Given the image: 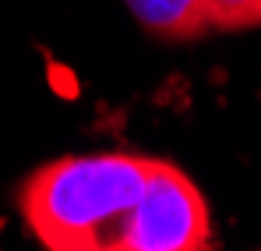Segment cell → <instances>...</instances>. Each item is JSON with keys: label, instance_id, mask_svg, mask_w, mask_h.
Returning <instances> with one entry per match:
<instances>
[{"label": "cell", "instance_id": "1", "mask_svg": "<svg viewBox=\"0 0 261 251\" xmlns=\"http://www.w3.org/2000/svg\"><path fill=\"white\" fill-rule=\"evenodd\" d=\"M148 163L134 152L53 159L21 184V216L49 251H120Z\"/></svg>", "mask_w": 261, "mask_h": 251}, {"label": "cell", "instance_id": "2", "mask_svg": "<svg viewBox=\"0 0 261 251\" xmlns=\"http://www.w3.org/2000/svg\"><path fill=\"white\" fill-rule=\"evenodd\" d=\"M212 219L194 180L173 163L152 159L120 251H208Z\"/></svg>", "mask_w": 261, "mask_h": 251}, {"label": "cell", "instance_id": "3", "mask_svg": "<svg viewBox=\"0 0 261 251\" xmlns=\"http://www.w3.org/2000/svg\"><path fill=\"white\" fill-rule=\"evenodd\" d=\"M124 4L159 39L184 42V39H198L212 29L205 0H124Z\"/></svg>", "mask_w": 261, "mask_h": 251}, {"label": "cell", "instance_id": "4", "mask_svg": "<svg viewBox=\"0 0 261 251\" xmlns=\"http://www.w3.org/2000/svg\"><path fill=\"white\" fill-rule=\"evenodd\" d=\"M212 29H251L261 25V0H205Z\"/></svg>", "mask_w": 261, "mask_h": 251}]
</instances>
